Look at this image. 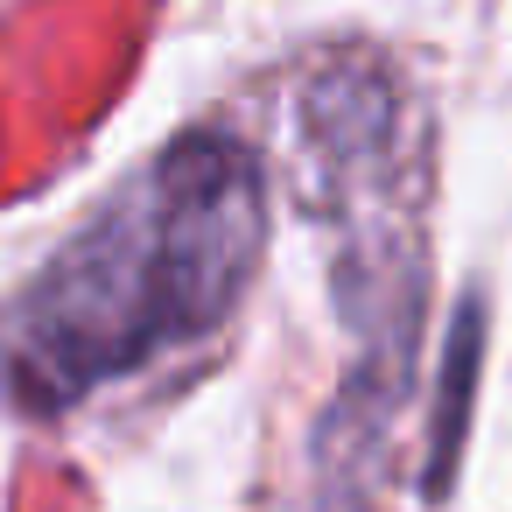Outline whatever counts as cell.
Segmentation results:
<instances>
[{"mask_svg": "<svg viewBox=\"0 0 512 512\" xmlns=\"http://www.w3.org/2000/svg\"><path fill=\"white\" fill-rule=\"evenodd\" d=\"M267 246V183L232 134L162 148L15 302L0 379L29 414H64L141 365L204 344L239 309Z\"/></svg>", "mask_w": 512, "mask_h": 512, "instance_id": "6da1fadb", "label": "cell"}]
</instances>
